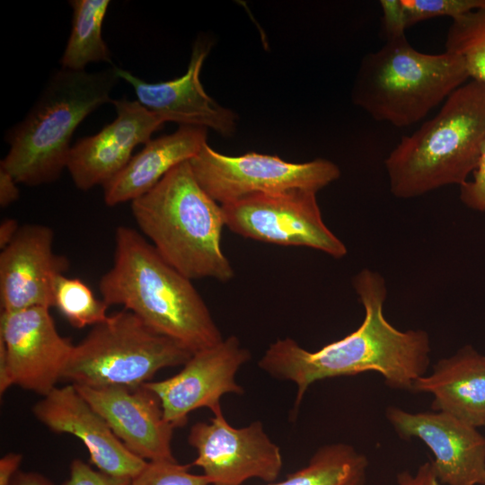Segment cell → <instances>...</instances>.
Returning a JSON list of instances; mask_svg holds the SVG:
<instances>
[{
    "label": "cell",
    "instance_id": "cell-1",
    "mask_svg": "<svg viewBox=\"0 0 485 485\" xmlns=\"http://www.w3.org/2000/svg\"><path fill=\"white\" fill-rule=\"evenodd\" d=\"M352 285L365 310L357 329L316 351L304 349L290 338L278 340L258 363L271 376L295 383V413L309 386L317 381L375 372L389 388L412 392L415 381L428 374L430 337L422 329L401 331L386 320L383 276L364 269Z\"/></svg>",
    "mask_w": 485,
    "mask_h": 485
},
{
    "label": "cell",
    "instance_id": "cell-2",
    "mask_svg": "<svg viewBox=\"0 0 485 485\" xmlns=\"http://www.w3.org/2000/svg\"><path fill=\"white\" fill-rule=\"evenodd\" d=\"M99 289L109 306L122 305L192 354L224 340L191 280L131 227H117L113 264L101 278Z\"/></svg>",
    "mask_w": 485,
    "mask_h": 485
},
{
    "label": "cell",
    "instance_id": "cell-3",
    "mask_svg": "<svg viewBox=\"0 0 485 485\" xmlns=\"http://www.w3.org/2000/svg\"><path fill=\"white\" fill-rule=\"evenodd\" d=\"M485 146V84L471 80L438 112L401 137L384 160L391 193L412 198L442 187L464 184Z\"/></svg>",
    "mask_w": 485,
    "mask_h": 485
},
{
    "label": "cell",
    "instance_id": "cell-4",
    "mask_svg": "<svg viewBox=\"0 0 485 485\" xmlns=\"http://www.w3.org/2000/svg\"><path fill=\"white\" fill-rule=\"evenodd\" d=\"M131 213L159 255L189 279L234 278L221 247L222 206L198 184L189 161L131 201Z\"/></svg>",
    "mask_w": 485,
    "mask_h": 485
},
{
    "label": "cell",
    "instance_id": "cell-5",
    "mask_svg": "<svg viewBox=\"0 0 485 485\" xmlns=\"http://www.w3.org/2000/svg\"><path fill=\"white\" fill-rule=\"evenodd\" d=\"M119 79L115 66L93 73L57 70L25 118L7 133L10 147L0 168L27 186L57 180L66 168L75 130L100 106L112 102Z\"/></svg>",
    "mask_w": 485,
    "mask_h": 485
},
{
    "label": "cell",
    "instance_id": "cell-6",
    "mask_svg": "<svg viewBox=\"0 0 485 485\" xmlns=\"http://www.w3.org/2000/svg\"><path fill=\"white\" fill-rule=\"evenodd\" d=\"M469 78L461 57L420 52L404 35L363 57L351 99L375 120L406 128L424 119Z\"/></svg>",
    "mask_w": 485,
    "mask_h": 485
},
{
    "label": "cell",
    "instance_id": "cell-7",
    "mask_svg": "<svg viewBox=\"0 0 485 485\" xmlns=\"http://www.w3.org/2000/svg\"><path fill=\"white\" fill-rule=\"evenodd\" d=\"M191 356L123 309L74 345L61 380L91 388L136 387L151 382L163 368L183 366Z\"/></svg>",
    "mask_w": 485,
    "mask_h": 485
},
{
    "label": "cell",
    "instance_id": "cell-8",
    "mask_svg": "<svg viewBox=\"0 0 485 485\" xmlns=\"http://www.w3.org/2000/svg\"><path fill=\"white\" fill-rule=\"evenodd\" d=\"M189 163L201 188L221 205L251 195L291 189L317 193L340 176L339 166L327 159L291 163L258 153L230 156L207 143Z\"/></svg>",
    "mask_w": 485,
    "mask_h": 485
},
{
    "label": "cell",
    "instance_id": "cell-9",
    "mask_svg": "<svg viewBox=\"0 0 485 485\" xmlns=\"http://www.w3.org/2000/svg\"><path fill=\"white\" fill-rule=\"evenodd\" d=\"M316 194L291 189L251 195L221 205L225 225L245 238L343 258L347 247L324 223Z\"/></svg>",
    "mask_w": 485,
    "mask_h": 485
},
{
    "label": "cell",
    "instance_id": "cell-10",
    "mask_svg": "<svg viewBox=\"0 0 485 485\" xmlns=\"http://www.w3.org/2000/svg\"><path fill=\"white\" fill-rule=\"evenodd\" d=\"M73 347L58 333L49 308L1 313L0 371L9 387L47 395L62 379Z\"/></svg>",
    "mask_w": 485,
    "mask_h": 485
},
{
    "label": "cell",
    "instance_id": "cell-11",
    "mask_svg": "<svg viewBox=\"0 0 485 485\" xmlns=\"http://www.w3.org/2000/svg\"><path fill=\"white\" fill-rule=\"evenodd\" d=\"M188 442L197 451L191 465L200 467L211 485H242L251 478L271 483L282 469L280 449L260 421L236 428L221 412L209 422H196Z\"/></svg>",
    "mask_w": 485,
    "mask_h": 485
},
{
    "label": "cell",
    "instance_id": "cell-12",
    "mask_svg": "<svg viewBox=\"0 0 485 485\" xmlns=\"http://www.w3.org/2000/svg\"><path fill=\"white\" fill-rule=\"evenodd\" d=\"M250 359V351L242 347L237 337L230 336L193 353L173 376L145 384L159 398L165 420L174 428H181L191 411L207 408L216 415L222 412L223 395L243 394L235 375Z\"/></svg>",
    "mask_w": 485,
    "mask_h": 485
},
{
    "label": "cell",
    "instance_id": "cell-13",
    "mask_svg": "<svg viewBox=\"0 0 485 485\" xmlns=\"http://www.w3.org/2000/svg\"><path fill=\"white\" fill-rule=\"evenodd\" d=\"M385 419L400 438L422 441L442 485H481L485 471V436L478 428L441 411L410 412L388 406Z\"/></svg>",
    "mask_w": 485,
    "mask_h": 485
},
{
    "label": "cell",
    "instance_id": "cell-14",
    "mask_svg": "<svg viewBox=\"0 0 485 485\" xmlns=\"http://www.w3.org/2000/svg\"><path fill=\"white\" fill-rule=\"evenodd\" d=\"M54 233L43 225L20 226L0 253V302L2 311L54 304L57 279L69 267L68 259L53 250Z\"/></svg>",
    "mask_w": 485,
    "mask_h": 485
},
{
    "label": "cell",
    "instance_id": "cell-15",
    "mask_svg": "<svg viewBox=\"0 0 485 485\" xmlns=\"http://www.w3.org/2000/svg\"><path fill=\"white\" fill-rule=\"evenodd\" d=\"M111 103L115 119L98 133L79 139L70 150L66 169L81 190L106 184L127 165L135 147L147 143L165 123L137 100L122 98Z\"/></svg>",
    "mask_w": 485,
    "mask_h": 485
},
{
    "label": "cell",
    "instance_id": "cell-16",
    "mask_svg": "<svg viewBox=\"0 0 485 485\" xmlns=\"http://www.w3.org/2000/svg\"><path fill=\"white\" fill-rule=\"evenodd\" d=\"M211 46V40L206 38L197 40L186 73L173 80L148 83L119 67L117 75L133 87L140 104L165 122L211 128L221 136L231 137L237 126L235 112L209 96L200 81L202 66Z\"/></svg>",
    "mask_w": 485,
    "mask_h": 485
},
{
    "label": "cell",
    "instance_id": "cell-17",
    "mask_svg": "<svg viewBox=\"0 0 485 485\" xmlns=\"http://www.w3.org/2000/svg\"><path fill=\"white\" fill-rule=\"evenodd\" d=\"M74 386L134 454L147 462L176 461L172 450L174 428L165 420L159 398L145 384L136 387Z\"/></svg>",
    "mask_w": 485,
    "mask_h": 485
},
{
    "label": "cell",
    "instance_id": "cell-18",
    "mask_svg": "<svg viewBox=\"0 0 485 485\" xmlns=\"http://www.w3.org/2000/svg\"><path fill=\"white\" fill-rule=\"evenodd\" d=\"M32 412L51 431L80 439L92 463L102 472L132 479L147 463L124 445L73 384L53 389L33 406Z\"/></svg>",
    "mask_w": 485,
    "mask_h": 485
},
{
    "label": "cell",
    "instance_id": "cell-19",
    "mask_svg": "<svg viewBox=\"0 0 485 485\" xmlns=\"http://www.w3.org/2000/svg\"><path fill=\"white\" fill-rule=\"evenodd\" d=\"M412 392L432 394V410L485 427V356L465 345L436 362L431 373L415 381Z\"/></svg>",
    "mask_w": 485,
    "mask_h": 485
},
{
    "label": "cell",
    "instance_id": "cell-20",
    "mask_svg": "<svg viewBox=\"0 0 485 485\" xmlns=\"http://www.w3.org/2000/svg\"><path fill=\"white\" fill-rule=\"evenodd\" d=\"M207 138L205 128L180 126L172 134L150 139L102 186L104 202L114 207L147 193L172 169L192 159L207 143Z\"/></svg>",
    "mask_w": 485,
    "mask_h": 485
},
{
    "label": "cell",
    "instance_id": "cell-21",
    "mask_svg": "<svg viewBox=\"0 0 485 485\" xmlns=\"http://www.w3.org/2000/svg\"><path fill=\"white\" fill-rule=\"evenodd\" d=\"M369 462L346 443L319 447L308 463L278 482L268 485H366Z\"/></svg>",
    "mask_w": 485,
    "mask_h": 485
},
{
    "label": "cell",
    "instance_id": "cell-22",
    "mask_svg": "<svg viewBox=\"0 0 485 485\" xmlns=\"http://www.w3.org/2000/svg\"><path fill=\"white\" fill-rule=\"evenodd\" d=\"M72 29L60 59L61 68L84 71L93 62L112 64L102 34L109 0H72Z\"/></svg>",
    "mask_w": 485,
    "mask_h": 485
},
{
    "label": "cell",
    "instance_id": "cell-23",
    "mask_svg": "<svg viewBox=\"0 0 485 485\" xmlns=\"http://www.w3.org/2000/svg\"><path fill=\"white\" fill-rule=\"evenodd\" d=\"M445 47V51L463 58L472 80L485 84V10L453 20Z\"/></svg>",
    "mask_w": 485,
    "mask_h": 485
},
{
    "label": "cell",
    "instance_id": "cell-24",
    "mask_svg": "<svg viewBox=\"0 0 485 485\" xmlns=\"http://www.w3.org/2000/svg\"><path fill=\"white\" fill-rule=\"evenodd\" d=\"M53 306L77 329L99 324L109 316V305L102 299H97L84 281L65 274L57 279Z\"/></svg>",
    "mask_w": 485,
    "mask_h": 485
},
{
    "label": "cell",
    "instance_id": "cell-25",
    "mask_svg": "<svg viewBox=\"0 0 485 485\" xmlns=\"http://www.w3.org/2000/svg\"><path fill=\"white\" fill-rule=\"evenodd\" d=\"M406 27L428 19L448 16L453 20L485 10V0H401Z\"/></svg>",
    "mask_w": 485,
    "mask_h": 485
},
{
    "label": "cell",
    "instance_id": "cell-26",
    "mask_svg": "<svg viewBox=\"0 0 485 485\" xmlns=\"http://www.w3.org/2000/svg\"><path fill=\"white\" fill-rule=\"evenodd\" d=\"M190 466L177 461H149L131 479V485H211L205 474L190 473Z\"/></svg>",
    "mask_w": 485,
    "mask_h": 485
},
{
    "label": "cell",
    "instance_id": "cell-27",
    "mask_svg": "<svg viewBox=\"0 0 485 485\" xmlns=\"http://www.w3.org/2000/svg\"><path fill=\"white\" fill-rule=\"evenodd\" d=\"M63 485H131V479L95 471L82 460L75 459L70 465L69 477Z\"/></svg>",
    "mask_w": 485,
    "mask_h": 485
},
{
    "label": "cell",
    "instance_id": "cell-28",
    "mask_svg": "<svg viewBox=\"0 0 485 485\" xmlns=\"http://www.w3.org/2000/svg\"><path fill=\"white\" fill-rule=\"evenodd\" d=\"M460 188V200L472 210L485 214V146L478 166Z\"/></svg>",
    "mask_w": 485,
    "mask_h": 485
},
{
    "label": "cell",
    "instance_id": "cell-29",
    "mask_svg": "<svg viewBox=\"0 0 485 485\" xmlns=\"http://www.w3.org/2000/svg\"><path fill=\"white\" fill-rule=\"evenodd\" d=\"M383 11L381 32L384 40L404 36L407 29L401 0H381Z\"/></svg>",
    "mask_w": 485,
    "mask_h": 485
},
{
    "label": "cell",
    "instance_id": "cell-30",
    "mask_svg": "<svg viewBox=\"0 0 485 485\" xmlns=\"http://www.w3.org/2000/svg\"><path fill=\"white\" fill-rule=\"evenodd\" d=\"M396 485H442L439 481L431 461L420 464L412 472L401 471L396 475Z\"/></svg>",
    "mask_w": 485,
    "mask_h": 485
},
{
    "label": "cell",
    "instance_id": "cell-31",
    "mask_svg": "<svg viewBox=\"0 0 485 485\" xmlns=\"http://www.w3.org/2000/svg\"><path fill=\"white\" fill-rule=\"evenodd\" d=\"M16 180L4 169L0 168V206L7 207L20 196Z\"/></svg>",
    "mask_w": 485,
    "mask_h": 485
},
{
    "label": "cell",
    "instance_id": "cell-32",
    "mask_svg": "<svg viewBox=\"0 0 485 485\" xmlns=\"http://www.w3.org/2000/svg\"><path fill=\"white\" fill-rule=\"evenodd\" d=\"M20 454L9 453L0 459V485H10L22 462Z\"/></svg>",
    "mask_w": 485,
    "mask_h": 485
},
{
    "label": "cell",
    "instance_id": "cell-33",
    "mask_svg": "<svg viewBox=\"0 0 485 485\" xmlns=\"http://www.w3.org/2000/svg\"><path fill=\"white\" fill-rule=\"evenodd\" d=\"M10 485H53L40 473L32 472H18Z\"/></svg>",
    "mask_w": 485,
    "mask_h": 485
},
{
    "label": "cell",
    "instance_id": "cell-34",
    "mask_svg": "<svg viewBox=\"0 0 485 485\" xmlns=\"http://www.w3.org/2000/svg\"><path fill=\"white\" fill-rule=\"evenodd\" d=\"M20 226L13 218H5L0 225V248L3 250L16 235Z\"/></svg>",
    "mask_w": 485,
    "mask_h": 485
},
{
    "label": "cell",
    "instance_id": "cell-35",
    "mask_svg": "<svg viewBox=\"0 0 485 485\" xmlns=\"http://www.w3.org/2000/svg\"><path fill=\"white\" fill-rule=\"evenodd\" d=\"M481 485H485V471H484V474H483V478H482Z\"/></svg>",
    "mask_w": 485,
    "mask_h": 485
}]
</instances>
